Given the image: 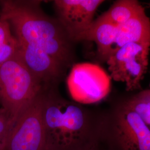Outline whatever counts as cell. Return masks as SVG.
<instances>
[{"instance_id":"2e32d148","label":"cell","mask_w":150,"mask_h":150,"mask_svg":"<svg viewBox=\"0 0 150 150\" xmlns=\"http://www.w3.org/2000/svg\"><path fill=\"white\" fill-rule=\"evenodd\" d=\"M99 150V147H97V148H96V149H93V150Z\"/></svg>"},{"instance_id":"9c48e42d","label":"cell","mask_w":150,"mask_h":150,"mask_svg":"<svg viewBox=\"0 0 150 150\" xmlns=\"http://www.w3.org/2000/svg\"><path fill=\"white\" fill-rule=\"evenodd\" d=\"M17 42V54L27 69L43 85L55 82L61 77L65 69L49 54L27 43Z\"/></svg>"},{"instance_id":"5b68a950","label":"cell","mask_w":150,"mask_h":150,"mask_svg":"<svg viewBox=\"0 0 150 150\" xmlns=\"http://www.w3.org/2000/svg\"><path fill=\"white\" fill-rule=\"evenodd\" d=\"M150 43L131 42L111 54L107 63L110 77L126 83L127 91L141 89V81L147 70Z\"/></svg>"},{"instance_id":"9a60e30c","label":"cell","mask_w":150,"mask_h":150,"mask_svg":"<svg viewBox=\"0 0 150 150\" xmlns=\"http://www.w3.org/2000/svg\"><path fill=\"white\" fill-rule=\"evenodd\" d=\"M13 127L8 116L5 111L0 110V150H5L6 145Z\"/></svg>"},{"instance_id":"7c38bea8","label":"cell","mask_w":150,"mask_h":150,"mask_svg":"<svg viewBox=\"0 0 150 150\" xmlns=\"http://www.w3.org/2000/svg\"><path fill=\"white\" fill-rule=\"evenodd\" d=\"M143 8L137 1L118 0L102 15L119 27L134 18Z\"/></svg>"},{"instance_id":"5bb4252c","label":"cell","mask_w":150,"mask_h":150,"mask_svg":"<svg viewBox=\"0 0 150 150\" xmlns=\"http://www.w3.org/2000/svg\"><path fill=\"white\" fill-rule=\"evenodd\" d=\"M125 101L139 115L150 131V94L148 90L139 92Z\"/></svg>"},{"instance_id":"8992f818","label":"cell","mask_w":150,"mask_h":150,"mask_svg":"<svg viewBox=\"0 0 150 150\" xmlns=\"http://www.w3.org/2000/svg\"><path fill=\"white\" fill-rule=\"evenodd\" d=\"M111 79L110 76L100 66L80 63L72 66L67 85L75 102L91 104L101 101L108 95Z\"/></svg>"},{"instance_id":"30bf717a","label":"cell","mask_w":150,"mask_h":150,"mask_svg":"<svg viewBox=\"0 0 150 150\" xmlns=\"http://www.w3.org/2000/svg\"><path fill=\"white\" fill-rule=\"evenodd\" d=\"M118 31V26L101 15L92 22L82 41H93L100 59L107 61L112 53Z\"/></svg>"},{"instance_id":"ac0fdd59","label":"cell","mask_w":150,"mask_h":150,"mask_svg":"<svg viewBox=\"0 0 150 150\" xmlns=\"http://www.w3.org/2000/svg\"><path fill=\"white\" fill-rule=\"evenodd\" d=\"M149 7H150V4H149Z\"/></svg>"},{"instance_id":"7a4b0ae2","label":"cell","mask_w":150,"mask_h":150,"mask_svg":"<svg viewBox=\"0 0 150 150\" xmlns=\"http://www.w3.org/2000/svg\"><path fill=\"white\" fill-rule=\"evenodd\" d=\"M1 4L0 19L9 23L18 41L45 51L64 69L73 64L74 42L58 20L43 13L38 1L5 0Z\"/></svg>"},{"instance_id":"e0dca14e","label":"cell","mask_w":150,"mask_h":150,"mask_svg":"<svg viewBox=\"0 0 150 150\" xmlns=\"http://www.w3.org/2000/svg\"><path fill=\"white\" fill-rule=\"evenodd\" d=\"M148 91H149V93H150V89H149V90H148Z\"/></svg>"},{"instance_id":"8fae6325","label":"cell","mask_w":150,"mask_h":150,"mask_svg":"<svg viewBox=\"0 0 150 150\" xmlns=\"http://www.w3.org/2000/svg\"><path fill=\"white\" fill-rule=\"evenodd\" d=\"M131 42L150 43V20L146 16L144 8L134 18L118 27L112 53Z\"/></svg>"},{"instance_id":"6da1fadb","label":"cell","mask_w":150,"mask_h":150,"mask_svg":"<svg viewBox=\"0 0 150 150\" xmlns=\"http://www.w3.org/2000/svg\"><path fill=\"white\" fill-rule=\"evenodd\" d=\"M44 150H91L103 141V119L97 120L80 103L42 90Z\"/></svg>"},{"instance_id":"3957f363","label":"cell","mask_w":150,"mask_h":150,"mask_svg":"<svg viewBox=\"0 0 150 150\" xmlns=\"http://www.w3.org/2000/svg\"><path fill=\"white\" fill-rule=\"evenodd\" d=\"M43 88L16 52L0 64V103L13 124Z\"/></svg>"},{"instance_id":"52a82bcc","label":"cell","mask_w":150,"mask_h":150,"mask_svg":"<svg viewBox=\"0 0 150 150\" xmlns=\"http://www.w3.org/2000/svg\"><path fill=\"white\" fill-rule=\"evenodd\" d=\"M42 90L16 120L5 150H45Z\"/></svg>"},{"instance_id":"277c9868","label":"cell","mask_w":150,"mask_h":150,"mask_svg":"<svg viewBox=\"0 0 150 150\" xmlns=\"http://www.w3.org/2000/svg\"><path fill=\"white\" fill-rule=\"evenodd\" d=\"M103 140L115 150H150V129L126 101L103 119Z\"/></svg>"},{"instance_id":"4fadbf2b","label":"cell","mask_w":150,"mask_h":150,"mask_svg":"<svg viewBox=\"0 0 150 150\" xmlns=\"http://www.w3.org/2000/svg\"><path fill=\"white\" fill-rule=\"evenodd\" d=\"M17 48L18 42L11 33L10 25L0 19V64L13 56Z\"/></svg>"},{"instance_id":"ba28073f","label":"cell","mask_w":150,"mask_h":150,"mask_svg":"<svg viewBox=\"0 0 150 150\" xmlns=\"http://www.w3.org/2000/svg\"><path fill=\"white\" fill-rule=\"evenodd\" d=\"M101 0H56L58 21L73 42L81 41L93 22Z\"/></svg>"}]
</instances>
